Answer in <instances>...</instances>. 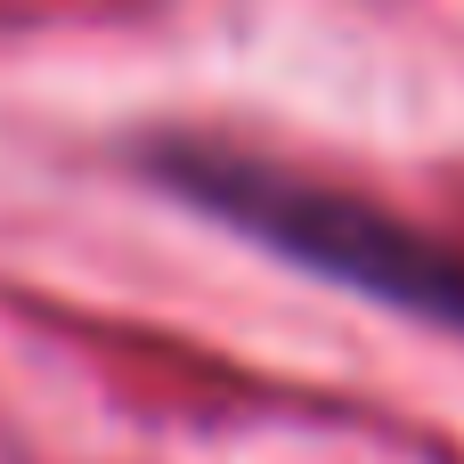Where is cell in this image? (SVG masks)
Instances as JSON below:
<instances>
[{"label": "cell", "instance_id": "6da1fadb", "mask_svg": "<svg viewBox=\"0 0 464 464\" xmlns=\"http://www.w3.org/2000/svg\"><path fill=\"white\" fill-rule=\"evenodd\" d=\"M139 171L171 204H188L196 220L294 261L302 277L343 285V294L400 310L416 326L464 334V245H449V237H432V228L367 204V196H343L326 179H302L269 155L220 147V139H147Z\"/></svg>", "mask_w": 464, "mask_h": 464}]
</instances>
